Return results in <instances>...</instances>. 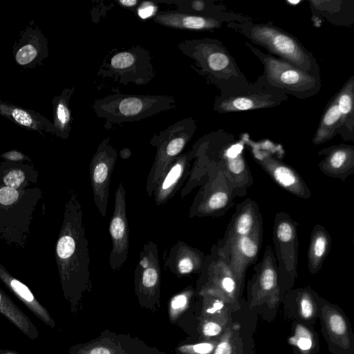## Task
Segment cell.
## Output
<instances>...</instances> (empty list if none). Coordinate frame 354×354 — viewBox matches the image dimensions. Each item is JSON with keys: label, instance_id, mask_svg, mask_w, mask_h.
Masks as SVG:
<instances>
[{"label": "cell", "instance_id": "cell-12", "mask_svg": "<svg viewBox=\"0 0 354 354\" xmlns=\"http://www.w3.org/2000/svg\"><path fill=\"white\" fill-rule=\"evenodd\" d=\"M262 238L263 228L245 236L221 239L214 244L218 253L232 270L239 284L244 279L248 268L256 261Z\"/></svg>", "mask_w": 354, "mask_h": 354}, {"label": "cell", "instance_id": "cell-36", "mask_svg": "<svg viewBox=\"0 0 354 354\" xmlns=\"http://www.w3.org/2000/svg\"><path fill=\"white\" fill-rule=\"evenodd\" d=\"M20 194L18 189L7 186L0 188V205H10L17 203Z\"/></svg>", "mask_w": 354, "mask_h": 354}, {"label": "cell", "instance_id": "cell-30", "mask_svg": "<svg viewBox=\"0 0 354 354\" xmlns=\"http://www.w3.org/2000/svg\"><path fill=\"white\" fill-rule=\"evenodd\" d=\"M0 313L30 338H36L37 337L38 332L35 326L1 289Z\"/></svg>", "mask_w": 354, "mask_h": 354}, {"label": "cell", "instance_id": "cell-33", "mask_svg": "<svg viewBox=\"0 0 354 354\" xmlns=\"http://www.w3.org/2000/svg\"><path fill=\"white\" fill-rule=\"evenodd\" d=\"M25 172L19 168L8 169L2 177V181L5 186L17 189L21 187L26 181Z\"/></svg>", "mask_w": 354, "mask_h": 354}, {"label": "cell", "instance_id": "cell-40", "mask_svg": "<svg viewBox=\"0 0 354 354\" xmlns=\"http://www.w3.org/2000/svg\"><path fill=\"white\" fill-rule=\"evenodd\" d=\"M221 326L216 322H207L203 326L202 331L206 337L218 335L221 332Z\"/></svg>", "mask_w": 354, "mask_h": 354}, {"label": "cell", "instance_id": "cell-14", "mask_svg": "<svg viewBox=\"0 0 354 354\" xmlns=\"http://www.w3.org/2000/svg\"><path fill=\"white\" fill-rule=\"evenodd\" d=\"M254 158L280 187L297 197L308 199L311 192L301 175L289 165L274 156L263 147L251 144Z\"/></svg>", "mask_w": 354, "mask_h": 354}, {"label": "cell", "instance_id": "cell-3", "mask_svg": "<svg viewBox=\"0 0 354 354\" xmlns=\"http://www.w3.org/2000/svg\"><path fill=\"white\" fill-rule=\"evenodd\" d=\"M263 65L264 71L257 82L287 95L299 99L315 95L321 88L319 74L304 71L292 64L270 54H265L245 43Z\"/></svg>", "mask_w": 354, "mask_h": 354}, {"label": "cell", "instance_id": "cell-19", "mask_svg": "<svg viewBox=\"0 0 354 354\" xmlns=\"http://www.w3.org/2000/svg\"><path fill=\"white\" fill-rule=\"evenodd\" d=\"M324 158L319 168L326 176L344 181L354 173V147L340 144L325 148L318 152Z\"/></svg>", "mask_w": 354, "mask_h": 354}, {"label": "cell", "instance_id": "cell-8", "mask_svg": "<svg viewBox=\"0 0 354 354\" xmlns=\"http://www.w3.org/2000/svg\"><path fill=\"white\" fill-rule=\"evenodd\" d=\"M214 109L218 113L267 109L281 104L288 96L257 82L250 84L243 76L219 86Z\"/></svg>", "mask_w": 354, "mask_h": 354}, {"label": "cell", "instance_id": "cell-34", "mask_svg": "<svg viewBox=\"0 0 354 354\" xmlns=\"http://www.w3.org/2000/svg\"><path fill=\"white\" fill-rule=\"evenodd\" d=\"M191 290H186L174 296L170 301L169 309L171 316L178 315L187 306L192 295Z\"/></svg>", "mask_w": 354, "mask_h": 354}, {"label": "cell", "instance_id": "cell-35", "mask_svg": "<svg viewBox=\"0 0 354 354\" xmlns=\"http://www.w3.org/2000/svg\"><path fill=\"white\" fill-rule=\"evenodd\" d=\"M214 345L209 342H201L195 344H184L178 348L180 354H209L214 350Z\"/></svg>", "mask_w": 354, "mask_h": 354}, {"label": "cell", "instance_id": "cell-2", "mask_svg": "<svg viewBox=\"0 0 354 354\" xmlns=\"http://www.w3.org/2000/svg\"><path fill=\"white\" fill-rule=\"evenodd\" d=\"M176 107L174 96L113 93L94 101L91 108L98 118L104 119V127L138 122Z\"/></svg>", "mask_w": 354, "mask_h": 354}, {"label": "cell", "instance_id": "cell-26", "mask_svg": "<svg viewBox=\"0 0 354 354\" xmlns=\"http://www.w3.org/2000/svg\"><path fill=\"white\" fill-rule=\"evenodd\" d=\"M332 239L326 229L316 224L311 232L308 250V268L313 274L318 272L330 250Z\"/></svg>", "mask_w": 354, "mask_h": 354}, {"label": "cell", "instance_id": "cell-21", "mask_svg": "<svg viewBox=\"0 0 354 354\" xmlns=\"http://www.w3.org/2000/svg\"><path fill=\"white\" fill-rule=\"evenodd\" d=\"M263 228L262 216L256 201L248 198L236 207L222 239L248 236Z\"/></svg>", "mask_w": 354, "mask_h": 354}, {"label": "cell", "instance_id": "cell-16", "mask_svg": "<svg viewBox=\"0 0 354 354\" xmlns=\"http://www.w3.org/2000/svg\"><path fill=\"white\" fill-rule=\"evenodd\" d=\"M199 279L202 292L221 291L233 295L239 285L232 270L218 253L214 245L205 255Z\"/></svg>", "mask_w": 354, "mask_h": 354}, {"label": "cell", "instance_id": "cell-5", "mask_svg": "<svg viewBox=\"0 0 354 354\" xmlns=\"http://www.w3.org/2000/svg\"><path fill=\"white\" fill-rule=\"evenodd\" d=\"M183 54L193 59L197 73L218 86L243 76L222 44L209 38L185 39L178 44Z\"/></svg>", "mask_w": 354, "mask_h": 354}, {"label": "cell", "instance_id": "cell-37", "mask_svg": "<svg viewBox=\"0 0 354 354\" xmlns=\"http://www.w3.org/2000/svg\"><path fill=\"white\" fill-rule=\"evenodd\" d=\"M329 326L336 335H343L346 330V325L342 317L338 314H333L329 319Z\"/></svg>", "mask_w": 354, "mask_h": 354}, {"label": "cell", "instance_id": "cell-24", "mask_svg": "<svg viewBox=\"0 0 354 354\" xmlns=\"http://www.w3.org/2000/svg\"><path fill=\"white\" fill-rule=\"evenodd\" d=\"M0 115L23 128L38 131L43 136L44 133H55L53 123L35 111L0 101Z\"/></svg>", "mask_w": 354, "mask_h": 354}, {"label": "cell", "instance_id": "cell-45", "mask_svg": "<svg viewBox=\"0 0 354 354\" xmlns=\"http://www.w3.org/2000/svg\"><path fill=\"white\" fill-rule=\"evenodd\" d=\"M224 306L223 301L216 299L213 303L212 306L207 308L206 312L209 314H213L221 310Z\"/></svg>", "mask_w": 354, "mask_h": 354}, {"label": "cell", "instance_id": "cell-41", "mask_svg": "<svg viewBox=\"0 0 354 354\" xmlns=\"http://www.w3.org/2000/svg\"><path fill=\"white\" fill-rule=\"evenodd\" d=\"M1 157L6 160L15 162L24 161L27 160H30L28 158V157L25 156L23 153L17 150H11L5 152L1 155Z\"/></svg>", "mask_w": 354, "mask_h": 354}, {"label": "cell", "instance_id": "cell-1", "mask_svg": "<svg viewBox=\"0 0 354 354\" xmlns=\"http://www.w3.org/2000/svg\"><path fill=\"white\" fill-rule=\"evenodd\" d=\"M56 262L64 290L80 295L91 287L88 243L82 205L75 190L71 189L65 204L64 221L56 244Z\"/></svg>", "mask_w": 354, "mask_h": 354}, {"label": "cell", "instance_id": "cell-46", "mask_svg": "<svg viewBox=\"0 0 354 354\" xmlns=\"http://www.w3.org/2000/svg\"><path fill=\"white\" fill-rule=\"evenodd\" d=\"M119 156L123 160L128 159L131 156V151L129 148H123L119 152Z\"/></svg>", "mask_w": 354, "mask_h": 354}, {"label": "cell", "instance_id": "cell-13", "mask_svg": "<svg viewBox=\"0 0 354 354\" xmlns=\"http://www.w3.org/2000/svg\"><path fill=\"white\" fill-rule=\"evenodd\" d=\"M118 153L110 138L104 139L97 147L89 164V174L94 203L105 218L109 196V185Z\"/></svg>", "mask_w": 354, "mask_h": 354}, {"label": "cell", "instance_id": "cell-23", "mask_svg": "<svg viewBox=\"0 0 354 354\" xmlns=\"http://www.w3.org/2000/svg\"><path fill=\"white\" fill-rule=\"evenodd\" d=\"M46 39L39 30L28 28L14 48L16 63L32 67L46 57Z\"/></svg>", "mask_w": 354, "mask_h": 354}, {"label": "cell", "instance_id": "cell-43", "mask_svg": "<svg viewBox=\"0 0 354 354\" xmlns=\"http://www.w3.org/2000/svg\"><path fill=\"white\" fill-rule=\"evenodd\" d=\"M231 353L232 347L230 344L229 342L223 341L217 345L214 354H231Z\"/></svg>", "mask_w": 354, "mask_h": 354}, {"label": "cell", "instance_id": "cell-25", "mask_svg": "<svg viewBox=\"0 0 354 354\" xmlns=\"http://www.w3.org/2000/svg\"><path fill=\"white\" fill-rule=\"evenodd\" d=\"M0 280L39 319L50 326L54 327V321L46 310L37 301L28 286L10 274L1 263Z\"/></svg>", "mask_w": 354, "mask_h": 354}, {"label": "cell", "instance_id": "cell-29", "mask_svg": "<svg viewBox=\"0 0 354 354\" xmlns=\"http://www.w3.org/2000/svg\"><path fill=\"white\" fill-rule=\"evenodd\" d=\"M341 131V117L335 97L326 106L313 138L315 145L323 144Z\"/></svg>", "mask_w": 354, "mask_h": 354}, {"label": "cell", "instance_id": "cell-42", "mask_svg": "<svg viewBox=\"0 0 354 354\" xmlns=\"http://www.w3.org/2000/svg\"><path fill=\"white\" fill-rule=\"evenodd\" d=\"M149 5L148 6L147 9V1L140 2V3L139 4L138 15L140 17L145 18V17H148L151 15H152V17L153 16V15L152 14V11L153 10V6H152V5L153 3L152 2H149Z\"/></svg>", "mask_w": 354, "mask_h": 354}, {"label": "cell", "instance_id": "cell-18", "mask_svg": "<svg viewBox=\"0 0 354 354\" xmlns=\"http://www.w3.org/2000/svg\"><path fill=\"white\" fill-rule=\"evenodd\" d=\"M196 158V149L182 153L170 164L160 178L153 194L157 206L166 203L183 185L192 170V162Z\"/></svg>", "mask_w": 354, "mask_h": 354}, {"label": "cell", "instance_id": "cell-4", "mask_svg": "<svg viewBox=\"0 0 354 354\" xmlns=\"http://www.w3.org/2000/svg\"><path fill=\"white\" fill-rule=\"evenodd\" d=\"M253 43L265 48L270 55L307 72L319 74L316 59L292 35L268 24L245 22L234 26Z\"/></svg>", "mask_w": 354, "mask_h": 354}, {"label": "cell", "instance_id": "cell-6", "mask_svg": "<svg viewBox=\"0 0 354 354\" xmlns=\"http://www.w3.org/2000/svg\"><path fill=\"white\" fill-rule=\"evenodd\" d=\"M205 158L214 164L232 186L236 197H242L254 182L241 142L222 140L212 135L196 142Z\"/></svg>", "mask_w": 354, "mask_h": 354}, {"label": "cell", "instance_id": "cell-17", "mask_svg": "<svg viewBox=\"0 0 354 354\" xmlns=\"http://www.w3.org/2000/svg\"><path fill=\"white\" fill-rule=\"evenodd\" d=\"M160 280V265L157 244L147 241L140 253L135 270V286L140 297H153L158 295Z\"/></svg>", "mask_w": 354, "mask_h": 354}, {"label": "cell", "instance_id": "cell-7", "mask_svg": "<svg viewBox=\"0 0 354 354\" xmlns=\"http://www.w3.org/2000/svg\"><path fill=\"white\" fill-rule=\"evenodd\" d=\"M196 129V121L192 117H188L176 122L153 136L150 145L156 147V153L147 176L146 192L149 197L153 196L167 169L183 153Z\"/></svg>", "mask_w": 354, "mask_h": 354}, {"label": "cell", "instance_id": "cell-39", "mask_svg": "<svg viewBox=\"0 0 354 354\" xmlns=\"http://www.w3.org/2000/svg\"><path fill=\"white\" fill-rule=\"evenodd\" d=\"M298 337L295 340V343L297 346L303 351H307L310 349L312 346L313 342L310 338L309 334L305 330L304 333H297Z\"/></svg>", "mask_w": 354, "mask_h": 354}, {"label": "cell", "instance_id": "cell-9", "mask_svg": "<svg viewBox=\"0 0 354 354\" xmlns=\"http://www.w3.org/2000/svg\"><path fill=\"white\" fill-rule=\"evenodd\" d=\"M206 168L207 176L195 195L189 210V217H219L234 205V190L222 171L209 162L194 144Z\"/></svg>", "mask_w": 354, "mask_h": 354}, {"label": "cell", "instance_id": "cell-31", "mask_svg": "<svg viewBox=\"0 0 354 354\" xmlns=\"http://www.w3.org/2000/svg\"><path fill=\"white\" fill-rule=\"evenodd\" d=\"M157 2L166 4H174L176 10L182 12L221 17L217 15V12L214 10L215 6L209 1L202 0H159Z\"/></svg>", "mask_w": 354, "mask_h": 354}, {"label": "cell", "instance_id": "cell-44", "mask_svg": "<svg viewBox=\"0 0 354 354\" xmlns=\"http://www.w3.org/2000/svg\"><path fill=\"white\" fill-rule=\"evenodd\" d=\"M141 1L138 0H118L115 1V3H118L120 6L133 10L136 8L138 7L139 4Z\"/></svg>", "mask_w": 354, "mask_h": 354}, {"label": "cell", "instance_id": "cell-15", "mask_svg": "<svg viewBox=\"0 0 354 354\" xmlns=\"http://www.w3.org/2000/svg\"><path fill=\"white\" fill-rule=\"evenodd\" d=\"M109 231L112 248L109 254V265L116 270L125 263L129 248V228L127 217L126 191L120 183L115 192L114 210L109 223Z\"/></svg>", "mask_w": 354, "mask_h": 354}, {"label": "cell", "instance_id": "cell-22", "mask_svg": "<svg viewBox=\"0 0 354 354\" xmlns=\"http://www.w3.org/2000/svg\"><path fill=\"white\" fill-rule=\"evenodd\" d=\"M152 19L161 26L178 30H210L221 26V17H213L174 11L158 12Z\"/></svg>", "mask_w": 354, "mask_h": 354}, {"label": "cell", "instance_id": "cell-32", "mask_svg": "<svg viewBox=\"0 0 354 354\" xmlns=\"http://www.w3.org/2000/svg\"><path fill=\"white\" fill-rule=\"evenodd\" d=\"M79 354H129L109 340H95L80 348Z\"/></svg>", "mask_w": 354, "mask_h": 354}, {"label": "cell", "instance_id": "cell-38", "mask_svg": "<svg viewBox=\"0 0 354 354\" xmlns=\"http://www.w3.org/2000/svg\"><path fill=\"white\" fill-rule=\"evenodd\" d=\"M300 309L303 317L308 319L313 313V305L310 295L306 292H303L300 299Z\"/></svg>", "mask_w": 354, "mask_h": 354}, {"label": "cell", "instance_id": "cell-20", "mask_svg": "<svg viewBox=\"0 0 354 354\" xmlns=\"http://www.w3.org/2000/svg\"><path fill=\"white\" fill-rule=\"evenodd\" d=\"M205 257L199 249L179 240L169 248L165 266L178 277H181L200 272Z\"/></svg>", "mask_w": 354, "mask_h": 354}, {"label": "cell", "instance_id": "cell-10", "mask_svg": "<svg viewBox=\"0 0 354 354\" xmlns=\"http://www.w3.org/2000/svg\"><path fill=\"white\" fill-rule=\"evenodd\" d=\"M156 71L147 49L136 46L108 55L100 67L97 75L112 79L123 85L142 86L149 83Z\"/></svg>", "mask_w": 354, "mask_h": 354}, {"label": "cell", "instance_id": "cell-28", "mask_svg": "<svg viewBox=\"0 0 354 354\" xmlns=\"http://www.w3.org/2000/svg\"><path fill=\"white\" fill-rule=\"evenodd\" d=\"M75 87L64 88L62 93L53 99L55 134L62 138H68L73 121L69 101Z\"/></svg>", "mask_w": 354, "mask_h": 354}, {"label": "cell", "instance_id": "cell-47", "mask_svg": "<svg viewBox=\"0 0 354 354\" xmlns=\"http://www.w3.org/2000/svg\"><path fill=\"white\" fill-rule=\"evenodd\" d=\"M4 354H17V353H12V352H10V353H4Z\"/></svg>", "mask_w": 354, "mask_h": 354}, {"label": "cell", "instance_id": "cell-27", "mask_svg": "<svg viewBox=\"0 0 354 354\" xmlns=\"http://www.w3.org/2000/svg\"><path fill=\"white\" fill-rule=\"evenodd\" d=\"M341 117L342 137L353 140L354 127V77L352 76L335 95Z\"/></svg>", "mask_w": 354, "mask_h": 354}, {"label": "cell", "instance_id": "cell-11", "mask_svg": "<svg viewBox=\"0 0 354 354\" xmlns=\"http://www.w3.org/2000/svg\"><path fill=\"white\" fill-rule=\"evenodd\" d=\"M298 223L288 213L275 214L272 239L279 282L292 283L297 274L299 238Z\"/></svg>", "mask_w": 354, "mask_h": 354}]
</instances>
